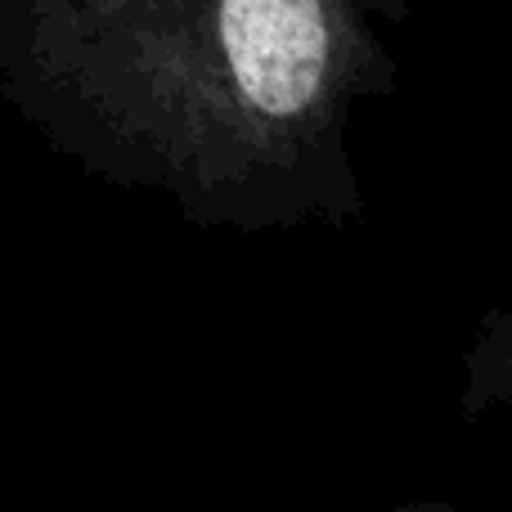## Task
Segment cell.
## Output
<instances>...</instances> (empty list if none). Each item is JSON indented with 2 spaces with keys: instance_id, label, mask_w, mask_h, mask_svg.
<instances>
[{
  "instance_id": "6da1fadb",
  "label": "cell",
  "mask_w": 512,
  "mask_h": 512,
  "mask_svg": "<svg viewBox=\"0 0 512 512\" xmlns=\"http://www.w3.org/2000/svg\"><path fill=\"white\" fill-rule=\"evenodd\" d=\"M400 0H0V86L86 176L207 234L369 212L351 113L391 86Z\"/></svg>"
},
{
  "instance_id": "7a4b0ae2",
  "label": "cell",
  "mask_w": 512,
  "mask_h": 512,
  "mask_svg": "<svg viewBox=\"0 0 512 512\" xmlns=\"http://www.w3.org/2000/svg\"><path fill=\"white\" fill-rule=\"evenodd\" d=\"M508 315L504 310H490L486 324H481V337L472 346L468 360V396H463V409L472 418L481 409L508 405Z\"/></svg>"
},
{
  "instance_id": "3957f363",
  "label": "cell",
  "mask_w": 512,
  "mask_h": 512,
  "mask_svg": "<svg viewBox=\"0 0 512 512\" xmlns=\"http://www.w3.org/2000/svg\"><path fill=\"white\" fill-rule=\"evenodd\" d=\"M409 512H454V508H409Z\"/></svg>"
}]
</instances>
